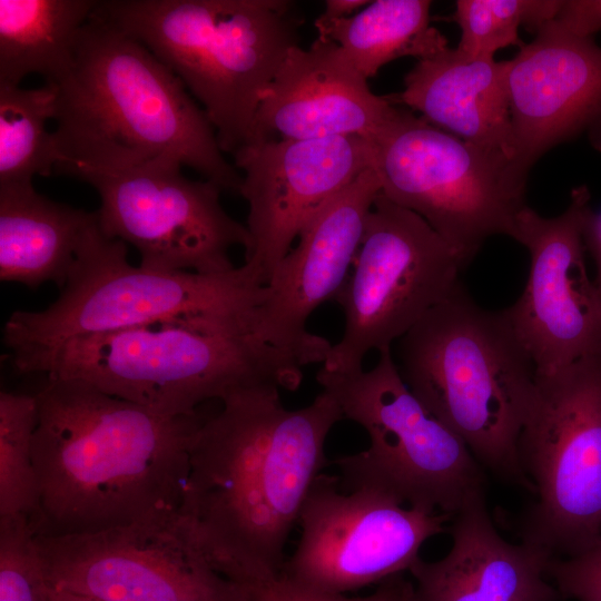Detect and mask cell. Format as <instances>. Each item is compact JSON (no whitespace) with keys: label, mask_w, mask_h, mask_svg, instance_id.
<instances>
[{"label":"cell","mask_w":601,"mask_h":601,"mask_svg":"<svg viewBox=\"0 0 601 601\" xmlns=\"http://www.w3.org/2000/svg\"><path fill=\"white\" fill-rule=\"evenodd\" d=\"M56 86V173L110 174L171 159L239 191L208 116L141 42L93 12Z\"/></svg>","instance_id":"cell-3"},{"label":"cell","mask_w":601,"mask_h":601,"mask_svg":"<svg viewBox=\"0 0 601 601\" xmlns=\"http://www.w3.org/2000/svg\"><path fill=\"white\" fill-rule=\"evenodd\" d=\"M12 365L78 380L170 416L196 415L199 404L242 388L295 391L303 380L294 356L254 333L186 321L71 337Z\"/></svg>","instance_id":"cell-5"},{"label":"cell","mask_w":601,"mask_h":601,"mask_svg":"<svg viewBox=\"0 0 601 601\" xmlns=\"http://www.w3.org/2000/svg\"><path fill=\"white\" fill-rule=\"evenodd\" d=\"M50 601H101V600L86 595V594L50 589Z\"/></svg>","instance_id":"cell-34"},{"label":"cell","mask_w":601,"mask_h":601,"mask_svg":"<svg viewBox=\"0 0 601 601\" xmlns=\"http://www.w3.org/2000/svg\"><path fill=\"white\" fill-rule=\"evenodd\" d=\"M394 359L412 393L482 467L533 492L519 439L535 400L536 370L504 309L479 306L460 282L396 342Z\"/></svg>","instance_id":"cell-4"},{"label":"cell","mask_w":601,"mask_h":601,"mask_svg":"<svg viewBox=\"0 0 601 601\" xmlns=\"http://www.w3.org/2000/svg\"><path fill=\"white\" fill-rule=\"evenodd\" d=\"M380 193L375 170L361 174L306 225L264 285L254 333L303 366L324 363L328 355L332 344L309 333L306 323L344 285Z\"/></svg>","instance_id":"cell-17"},{"label":"cell","mask_w":601,"mask_h":601,"mask_svg":"<svg viewBox=\"0 0 601 601\" xmlns=\"http://www.w3.org/2000/svg\"><path fill=\"white\" fill-rule=\"evenodd\" d=\"M428 0L371 1L354 16L317 29L334 41L365 78L402 57L417 60L447 48L446 38L430 24Z\"/></svg>","instance_id":"cell-24"},{"label":"cell","mask_w":601,"mask_h":601,"mask_svg":"<svg viewBox=\"0 0 601 601\" xmlns=\"http://www.w3.org/2000/svg\"><path fill=\"white\" fill-rule=\"evenodd\" d=\"M590 206V190L582 185L556 217L529 206L516 217L513 239L528 249L530 270L521 296L504 311L538 375L601 354V294L584 262Z\"/></svg>","instance_id":"cell-15"},{"label":"cell","mask_w":601,"mask_h":601,"mask_svg":"<svg viewBox=\"0 0 601 601\" xmlns=\"http://www.w3.org/2000/svg\"><path fill=\"white\" fill-rule=\"evenodd\" d=\"M371 1L367 0H327L322 14L315 20L316 29L354 16L359 9L365 8Z\"/></svg>","instance_id":"cell-33"},{"label":"cell","mask_w":601,"mask_h":601,"mask_svg":"<svg viewBox=\"0 0 601 601\" xmlns=\"http://www.w3.org/2000/svg\"><path fill=\"white\" fill-rule=\"evenodd\" d=\"M562 599L601 601V539L585 551L553 558L546 569Z\"/></svg>","instance_id":"cell-29"},{"label":"cell","mask_w":601,"mask_h":601,"mask_svg":"<svg viewBox=\"0 0 601 601\" xmlns=\"http://www.w3.org/2000/svg\"><path fill=\"white\" fill-rule=\"evenodd\" d=\"M38 422L35 395L0 393V516L38 509V483L32 446Z\"/></svg>","instance_id":"cell-27"},{"label":"cell","mask_w":601,"mask_h":601,"mask_svg":"<svg viewBox=\"0 0 601 601\" xmlns=\"http://www.w3.org/2000/svg\"><path fill=\"white\" fill-rule=\"evenodd\" d=\"M35 394L36 534L93 533L179 516L204 417L170 416L78 380Z\"/></svg>","instance_id":"cell-2"},{"label":"cell","mask_w":601,"mask_h":601,"mask_svg":"<svg viewBox=\"0 0 601 601\" xmlns=\"http://www.w3.org/2000/svg\"><path fill=\"white\" fill-rule=\"evenodd\" d=\"M561 6L562 0H457L452 16L461 30L456 49L470 58L494 59L509 46L522 48L520 27L535 35Z\"/></svg>","instance_id":"cell-26"},{"label":"cell","mask_w":601,"mask_h":601,"mask_svg":"<svg viewBox=\"0 0 601 601\" xmlns=\"http://www.w3.org/2000/svg\"><path fill=\"white\" fill-rule=\"evenodd\" d=\"M373 156L372 142L359 136L259 139L233 156L248 204L243 265L260 285L316 214L373 168Z\"/></svg>","instance_id":"cell-16"},{"label":"cell","mask_w":601,"mask_h":601,"mask_svg":"<svg viewBox=\"0 0 601 601\" xmlns=\"http://www.w3.org/2000/svg\"><path fill=\"white\" fill-rule=\"evenodd\" d=\"M371 142L381 193L426 220L463 269L487 238H513L528 176L512 160L398 107Z\"/></svg>","instance_id":"cell-9"},{"label":"cell","mask_w":601,"mask_h":601,"mask_svg":"<svg viewBox=\"0 0 601 601\" xmlns=\"http://www.w3.org/2000/svg\"><path fill=\"white\" fill-rule=\"evenodd\" d=\"M0 601H50V588L27 515L0 516Z\"/></svg>","instance_id":"cell-28"},{"label":"cell","mask_w":601,"mask_h":601,"mask_svg":"<svg viewBox=\"0 0 601 601\" xmlns=\"http://www.w3.org/2000/svg\"><path fill=\"white\" fill-rule=\"evenodd\" d=\"M57 90L52 82L37 88L0 85V186L31 185L48 177L58 158L52 131Z\"/></svg>","instance_id":"cell-25"},{"label":"cell","mask_w":601,"mask_h":601,"mask_svg":"<svg viewBox=\"0 0 601 601\" xmlns=\"http://www.w3.org/2000/svg\"><path fill=\"white\" fill-rule=\"evenodd\" d=\"M220 402L193 439L179 519L213 568L249 590L280 578L288 536L343 416L325 391L295 410L266 385Z\"/></svg>","instance_id":"cell-1"},{"label":"cell","mask_w":601,"mask_h":601,"mask_svg":"<svg viewBox=\"0 0 601 601\" xmlns=\"http://www.w3.org/2000/svg\"><path fill=\"white\" fill-rule=\"evenodd\" d=\"M396 108L371 91L334 41L317 37L307 49H290L260 92L252 141L341 136L372 141Z\"/></svg>","instance_id":"cell-19"},{"label":"cell","mask_w":601,"mask_h":601,"mask_svg":"<svg viewBox=\"0 0 601 601\" xmlns=\"http://www.w3.org/2000/svg\"><path fill=\"white\" fill-rule=\"evenodd\" d=\"M453 515L406 506L374 490L345 491L321 473L299 512L302 533L280 579L305 591L345 594L408 571L421 546Z\"/></svg>","instance_id":"cell-12"},{"label":"cell","mask_w":601,"mask_h":601,"mask_svg":"<svg viewBox=\"0 0 601 601\" xmlns=\"http://www.w3.org/2000/svg\"><path fill=\"white\" fill-rule=\"evenodd\" d=\"M264 298L244 266L225 274L164 272L132 266L127 244L97 221L59 297L43 311H17L3 328L11 362L76 336L186 321L254 333ZM255 334V333H254Z\"/></svg>","instance_id":"cell-7"},{"label":"cell","mask_w":601,"mask_h":601,"mask_svg":"<svg viewBox=\"0 0 601 601\" xmlns=\"http://www.w3.org/2000/svg\"><path fill=\"white\" fill-rule=\"evenodd\" d=\"M35 540L50 589L101 601H250L248 589L213 568L179 516Z\"/></svg>","instance_id":"cell-14"},{"label":"cell","mask_w":601,"mask_h":601,"mask_svg":"<svg viewBox=\"0 0 601 601\" xmlns=\"http://www.w3.org/2000/svg\"><path fill=\"white\" fill-rule=\"evenodd\" d=\"M92 0H0V85L31 73L53 82L71 63Z\"/></svg>","instance_id":"cell-23"},{"label":"cell","mask_w":601,"mask_h":601,"mask_svg":"<svg viewBox=\"0 0 601 601\" xmlns=\"http://www.w3.org/2000/svg\"><path fill=\"white\" fill-rule=\"evenodd\" d=\"M183 165L160 159L128 170L87 173L78 179L98 193L101 231L134 246L140 265L164 272L225 274L235 268L229 250L250 246L247 227L220 204L221 188L193 180Z\"/></svg>","instance_id":"cell-13"},{"label":"cell","mask_w":601,"mask_h":601,"mask_svg":"<svg viewBox=\"0 0 601 601\" xmlns=\"http://www.w3.org/2000/svg\"><path fill=\"white\" fill-rule=\"evenodd\" d=\"M93 13L181 80L233 156L252 142L259 95L298 46L302 23L288 0H108Z\"/></svg>","instance_id":"cell-6"},{"label":"cell","mask_w":601,"mask_h":601,"mask_svg":"<svg viewBox=\"0 0 601 601\" xmlns=\"http://www.w3.org/2000/svg\"><path fill=\"white\" fill-rule=\"evenodd\" d=\"M249 592L250 601H416L414 584L403 573L384 580L372 593L363 597L309 592L280 578L249 589Z\"/></svg>","instance_id":"cell-30"},{"label":"cell","mask_w":601,"mask_h":601,"mask_svg":"<svg viewBox=\"0 0 601 601\" xmlns=\"http://www.w3.org/2000/svg\"><path fill=\"white\" fill-rule=\"evenodd\" d=\"M508 73L509 60L470 58L447 47L417 60L404 77L403 90L387 98L395 106L418 111L431 125L516 165Z\"/></svg>","instance_id":"cell-21"},{"label":"cell","mask_w":601,"mask_h":601,"mask_svg":"<svg viewBox=\"0 0 601 601\" xmlns=\"http://www.w3.org/2000/svg\"><path fill=\"white\" fill-rule=\"evenodd\" d=\"M534 500L519 516L521 542L553 558L601 539V354L538 375L519 439Z\"/></svg>","instance_id":"cell-10"},{"label":"cell","mask_w":601,"mask_h":601,"mask_svg":"<svg viewBox=\"0 0 601 601\" xmlns=\"http://www.w3.org/2000/svg\"><path fill=\"white\" fill-rule=\"evenodd\" d=\"M555 21L577 36L592 37L601 31V0H562Z\"/></svg>","instance_id":"cell-31"},{"label":"cell","mask_w":601,"mask_h":601,"mask_svg":"<svg viewBox=\"0 0 601 601\" xmlns=\"http://www.w3.org/2000/svg\"><path fill=\"white\" fill-rule=\"evenodd\" d=\"M516 166L529 170L548 150L584 135L601 152V47L555 19L509 60Z\"/></svg>","instance_id":"cell-18"},{"label":"cell","mask_w":601,"mask_h":601,"mask_svg":"<svg viewBox=\"0 0 601 601\" xmlns=\"http://www.w3.org/2000/svg\"><path fill=\"white\" fill-rule=\"evenodd\" d=\"M462 269L457 254L426 220L380 193L366 216L354 269L335 297L344 331L322 367L362 370L368 352L391 347L444 300Z\"/></svg>","instance_id":"cell-11"},{"label":"cell","mask_w":601,"mask_h":601,"mask_svg":"<svg viewBox=\"0 0 601 601\" xmlns=\"http://www.w3.org/2000/svg\"><path fill=\"white\" fill-rule=\"evenodd\" d=\"M583 242L595 263L598 272L595 284L601 294V211H594L591 206L584 216Z\"/></svg>","instance_id":"cell-32"},{"label":"cell","mask_w":601,"mask_h":601,"mask_svg":"<svg viewBox=\"0 0 601 601\" xmlns=\"http://www.w3.org/2000/svg\"><path fill=\"white\" fill-rule=\"evenodd\" d=\"M452 545L437 561L418 558L408 572L416 601H561L544 575L553 556L525 542L511 543L496 531L485 496L452 518Z\"/></svg>","instance_id":"cell-20"},{"label":"cell","mask_w":601,"mask_h":601,"mask_svg":"<svg viewBox=\"0 0 601 601\" xmlns=\"http://www.w3.org/2000/svg\"><path fill=\"white\" fill-rule=\"evenodd\" d=\"M316 380L343 418L361 425L370 439L367 449L334 461L343 490H374L406 506L451 515L485 496L482 465L412 393L391 347L378 351L371 370L322 367Z\"/></svg>","instance_id":"cell-8"},{"label":"cell","mask_w":601,"mask_h":601,"mask_svg":"<svg viewBox=\"0 0 601 601\" xmlns=\"http://www.w3.org/2000/svg\"><path fill=\"white\" fill-rule=\"evenodd\" d=\"M97 221V211L51 200L32 184L0 186V279L62 288Z\"/></svg>","instance_id":"cell-22"}]
</instances>
